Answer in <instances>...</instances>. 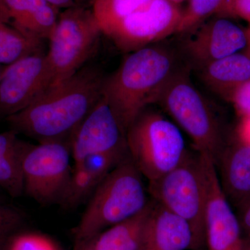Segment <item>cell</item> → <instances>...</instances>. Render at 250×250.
I'll list each match as a JSON object with an SVG mask.
<instances>
[{"mask_svg":"<svg viewBox=\"0 0 250 250\" xmlns=\"http://www.w3.org/2000/svg\"><path fill=\"white\" fill-rule=\"evenodd\" d=\"M200 77L208 87L225 98L250 80V54H231L199 67Z\"/></svg>","mask_w":250,"mask_h":250,"instance_id":"obj_18","label":"cell"},{"mask_svg":"<svg viewBox=\"0 0 250 250\" xmlns=\"http://www.w3.org/2000/svg\"><path fill=\"white\" fill-rule=\"evenodd\" d=\"M2 70H3V69H1V67H0V80H1V73H2Z\"/></svg>","mask_w":250,"mask_h":250,"instance_id":"obj_34","label":"cell"},{"mask_svg":"<svg viewBox=\"0 0 250 250\" xmlns=\"http://www.w3.org/2000/svg\"><path fill=\"white\" fill-rule=\"evenodd\" d=\"M60 13L45 0H0V22L39 42L49 40Z\"/></svg>","mask_w":250,"mask_h":250,"instance_id":"obj_14","label":"cell"},{"mask_svg":"<svg viewBox=\"0 0 250 250\" xmlns=\"http://www.w3.org/2000/svg\"><path fill=\"white\" fill-rule=\"evenodd\" d=\"M70 141L24 142L22 171L24 192L42 205H60L72 168Z\"/></svg>","mask_w":250,"mask_h":250,"instance_id":"obj_8","label":"cell"},{"mask_svg":"<svg viewBox=\"0 0 250 250\" xmlns=\"http://www.w3.org/2000/svg\"><path fill=\"white\" fill-rule=\"evenodd\" d=\"M175 60L161 46H148L131 52L111 77L104 80L102 95L125 133L145 111L156 103L174 73Z\"/></svg>","mask_w":250,"mask_h":250,"instance_id":"obj_2","label":"cell"},{"mask_svg":"<svg viewBox=\"0 0 250 250\" xmlns=\"http://www.w3.org/2000/svg\"><path fill=\"white\" fill-rule=\"evenodd\" d=\"M153 200L185 220L191 229L192 250L207 246L205 227L206 185L200 154L188 151L177 167L149 182Z\"/></svg>","mask_w":250,"mask_h":250,"instance_id":"obj_5","label":"cell"},{"mask_svg":"<svg viewBox=\"0 0 250 250\" xmlns=\"http://www.w3.org/2000/svg\"><path fill=\"white\" fill-rule=\"evenodd\" d=\"M42 42L31 40L0 22V65H9L23 57L41 52Z\"/></svg>","mask_w":250,"mask_h":250,"instance_id":"obj_21","label":"cell"},{"mask_svg":"<svg viewBox=\"0 0 250 250\" xmlns=\"http://www.w3.org/2000/svg\"><path fill=\"white\" fill-rule=\"evenodd\" d=\"M105 77L98 67L83 66L46 90L27 108L6 121L17 134L38 143L69 141L102 95Z\"/></svg>","mask_w":250,"mask_h":250,"instance_id":"obj_1","label":"cell"},{"mask_svg":"<svg viewBox=\"0 0 250 250\" xmlns=\"http://www.w3.org/2000/svg\"><path fill=\"white\" fill-rule=\"evenodd\" d=\"M51 85L46 54H31L6 65L0 80V118L22 111Z\"/></svg>","mask_w":250,"mask_h":250,"instance_id":"obj_10","label":"cell"},{"mask_svg":"<svg viewBox=\"0 0 250 250\" xmlns=\"http://www.w3.org/2000/svg\"><path fill=\"white\" fill-rule=\"evenodd\" d=\"M191 31L184 49L199 67L237 53L247 46L246 31L228 18H215Z\"/></svg>","mask_w":250,"mask_h":250,"instance_id":"obj_13","label":"cell"},{"mask_svg":"<svg viewBox=\"0 0 250 250\" xmlns=\"http://www.w3.org/2000/svg\"><path fill=\"white\" fill-rule=\"evenodd\" d=\"M127 154L128 151L93 154L74 163L70 182L61 206L74 208L91 197L106 175Z\"/></svg>","mask_w":250,"mask_h":250,"instance_id":"obj_15","label":"cell"},{"mask_svg":"<svg viewBox=\"0 0 250 250\" xmlns=\"http://www.w3.org/2000/svg\"><path fill=\"white\" fill-rule=\"evenodd\" d=\"M154 200L131 218L104 230L93 239L95 250H140Z\"/></svg>","mask_w":250,"mask_h":250,"instance_id":"obj_19","label":"cell"},{"mask_svg":"<svg viewBox=\"0 0 250 250\" xmlns=\"http://www.w3.org/2000/svg\"><path fill=\"white\" fill-rule=\"evenodd\" d=\"M102 34L93 8H70L61 11L46 54L50 87L67 80L84 66Z\"/></svg>","mask_w":250,"mask_h":250,"instance_id":"obj_7","label":"cell"},{"mask_svg":"<svg viewBox=\"0 0 250 250\" xmlns=\"http://www.w3.org/2000/svg\"><path fill=\"white\" fill-rule=\"evenodd\" d=\"M218 17L239 18L250 24V0H223Z\"/></svg>","mask_w":250,"mask_h":250,"instance_id":"obj_26","label":"cell"},{"mask_svg":"<svg viewBox=\"0 0 250 250\" xmlns=\"http://www.w3.org/2000/svg\"><path fill=\"white\" fill-rule=\"evenodd\" d=\"M24 141L14 130L0 133V188L12 197L24 192L22 153Z\"/></svg>","mask_w":250,"mask_h":250,"instance_id":"obj_20","label":"cell"},{"mask_svg":"<svg viewBox=\"0 0 250 250\" xmlns=\"http://www.w3.org/2000/svg\"><path fill=\"white\" fill-rule=\"evenodd\" d=\"M200 156L205 179L208 250H242L241 224L224 192L214 161L208 155Z\"/></svg>","mask_w":250,"mask_h":250,"instance_id":"obj_11","label":"cell"},{"mask_svg":"<svg viewBox=\"0 0 250 250\" xmlns=\"http://www.w3.org/2000/svg\"><path fill=\"white\" fill-rule=\"evenodd\" d=\"M192 242L188 224L154 200L140 250L192 249Z\"/></svg>","mask_w":250,"mask_h":250,"instance_id":"obj_17","label":"cell"},{"mask_svg":"<svg viewBox=\"0 0 250 250\" xmlns=\"http://www.w3.org/2000/svg\"><path fill=\"white\" fill-rule=\"evenodd\" d=\"M156 103L190 136L197 152L216 164L228 141L215 112L187 72H174Z\"/></svg>","mask_w":250,"mask_h":250,"instance_id":"obj_4","label":"cell"},{"mask_svg":"<svg viewBox=\"0 0 250 250\" xmlns=\"http://www.w3.org/2000/svg\"><path fill=\"white\" fill-rule=\"evenodd\" d=\"M215 166L225 195L238 209L250 199V143L227 142Z\"/></svg>","mask_w":250,"mask_h":250,"instance_id":"obj_16","label":"cell"},{"mask_svg":"<svg viewBox=\"0 0 250 250\" xmlns=\"http://www.w3.org/2000/svg\"><path fill=\"white\" fill-rule=\"evenodd\" d=\"M167 1H170V2L173 3V4L178 5L180 3L183 2L185 0H167Z\"/></svg>","mask_w":250,"mask_h":250,"instance_id":"obj_32","label":"cell"},{"mask_svg":"<svg viewBox=\"0 0 250 250\" xmlns=\"http://www.w3.org/2000/svg\"><path fill=\"white\" fill-rule=\"evenodd\" d=\"M182 10L167 0H151L105 33L123 52L131 53L177 33Z\"/></svg>","mask_w":250,"mask_h":250,"instance_id":"obj_9","label":"cell"},{"mask_svg":"<svg viewBox=\"0 0 250 250\" xmlns=\"http://www.w3.org/2000/svg\"><path fill=\"white\" fill-rule=\"evenodd\" d=\"M151 0H94L93 10L102 32L105 34L115 24L142 9Z\"/></svg>","mask_w":250,"mask_h":250,"instance_id":"obj_22","label":"cell"},{"mask_svg":"<svg viewBox=\"0 0 250 250\" xmlns=\"http://www.w3.org/2000/svg\"><path fill=\"white\" fill-rule=\"evenodd\" d=\"M128 153L148 182L182 162L188 149L177 125L154 111H143L126 133Z\"/></svg>","mask_w":250,"mask_h":250,"instance_id":"obj_6","label":"cell"},{"mask_svg":"<svg viewBox=\"0 0 250 250\" xmlns=\"http://www.w3.org/2000/svg\"><path fill=\"white\" fill-rule=\"evenodd\" d=\"M5 250H60L49 237L39 233H16L10 240Z\"/></svg>","mask_w":250,"mask_h":250,"instance_id":"obj_25","label":"cell"},{"mask_svg":"<svg viewBox=\"0 0 250 250\" xmlns=\"http://www.w3.org/2000/svg\"><path fill=\"white\" fill-rule=\"evenodd\" d=\"M24 220L21 210L0 202V250H6L11 238L21 231Z\"/></svg>","mask_w":250,"mask_h":250,"instance_id":"obj_24","label":"cell"},{"mask_svg":"<svg viewBox=\"0 0 250 250\" xmlns=\"http://www.w3.org/2000/svg\"><path fill=\"white\" fill-rule=\"evenodd\" d=\"M74 163L97 154L127 152L126 133L103 95L70 140Z\"/></svg>","mask_w":250,"mask_h":250,"instance_id":"obj_12","label":"cell"},{"mask_svg":"<svg viewBox=\"0 0 250 250\" xmlns=\"http://www.w3.org/2000/svg\"><path fill=\"white\" fill-rule=\"evenodd\" d=\"M223 0H189L182 18L177 33L191 31L205 22L213 14H218Z\"/></svg>","mask_w":250,"mask_h":250,"instance_id":"obj_23","label":"cell"},{"mask_svg":"<svg viewBox=\"0 0 250 250\" xmlns=\"http://www.w3.org/2000/svg\"><path fill=\"white\" fill-rule=\"evenodd\" d=\"M247 36V46H248V50L247 52L250 54V26L247 30H246Z\"/></svg>","mask_w":250,"mask_h":250,"instance_id":"obj_31","label":"cell"},{"mask_svg":"<svg viewBox=\"0 0 250 250\" xmlns=\"http://www.w3.org/2000/svg\"><path fill=\"white\" fill-rule=\"evenodd\" d=\"M250 250V249H249V250Z\"/></svg>","mask_w":250,"mask_h":250,"instance_id":"obj_35","label":"cell"},{"mask_svg":"<svg viewBox=\"0 0 250 250\" xmlns=\"http://www.w3.org/2000/svg\"><path fill=\"white\" fill-rule=\"evenodd\" d=\"M238 210L239 213L238 218L241 228L244 229L250 234V199Z\"/></svg>","mask_w":250,"mask_h":250,"instance_id":"obj_29","label":"cell"},{"mask_svg":"<svg viewBox=\"0 0 250 250\" xmlns=\"http://www.w3.org/2000/svg\"><path fill=\"white\" fill-rule=\"evenodd\" d=\"M60 10L77 7H93L94 0H45Z\"/></svg>","mask_w":250,"mask_h":250,"instance_id":"obj_28","label":"cell"},{"mask_svg":"<svg viewBox=\"0 0 250 250\" xmlns=\"http://www.w3.org/2000/svg\"><path fill=\"white\" fill-rule=\"evenodd\" d=\"M0 202H5L4 199H3L2 195H1V192H0Z\"/></svg>","mask_w":250,"mask_h":250,"instance_id":"obj_33","label":"cell"},{"mask_svg":"<svg viewBox=\"0 0 250 250\" xmlns=\"http://www.w3.org/2000/svg\"><path fill=\"white\" fill-rule=\"evenodd\" d=\"M93 239L75 243L74 250H95L93 246Z\"/></svg>","mask_w":250,"mask_h":250,"instance_id":"obj_30","label":"cell"},{"mask_svg":"<svg viewBox=\"0 0 250 250\" xmlns=\"http://www.w3.org/2000/svg\"><path fill=\"white\" fill-rule=\"evenodd\" d=\"M143 178L128 153L90 197L74 231L75 243L92 240L104 230L141 211L149 201Z\"/></svg>","mask_w":250,"mask_h":250,"instance_id":"obj_3","label":"cell"},{"mask_svg":"<svg viewBox=\"0 0 250 250\" xmlns=\"http://www.w3.org/2000/svg\"><path fill=\"white\" fill-rule=\"evenodd\" d=\"M229 100L241 118L250 116V80L238 86Z\"/></svg>","mask_w":250,"mask_h":250,"instance_id":"obj_27","label":"cell"}]
</instances>
